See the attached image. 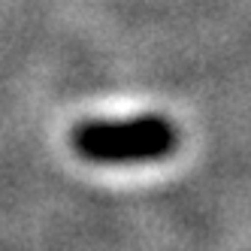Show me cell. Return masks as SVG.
I'll return each instance as SVG.
<instances>
[{
    "label": "cell",
    "mask_w": 251,
    "mask_h": 251,
    "mask_svg": "<svg viewBox=\"0 0 251 251\" xmlns=\"http://www.w3.org/2000/svg\"><path fill=\"white\" fill-rule=\"evenodd\" d=\"M70 142L91 164H149L176 151L178 130L164 115H136L127 121H85Z\"/></svg>",
    "instance_id": "obj_1"
}]
</instances>
